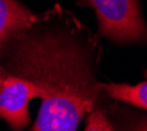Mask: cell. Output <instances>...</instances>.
<instances>
[{
    "label": "cell",
    "mask_w": 147,
    "mask_h": 131,
    "mask_svg": "<svg viewBox=\"0 0 147 131\" xmlns=\"http://www.w3.org/2000/svg\"><path fill=\"white\" fill-rule=\"evenodd\" d=\"M146 76H147V71H146Z\"/></svg>",
    "instance_id": "9c48e42d"
},
{
    "label": "cell",
    "mask_w": 147,
    "mask_h": 131,
    "mask_svg": "<svg viewBox=\"0 0 147 131\" xmlns=\"http://www.w3.org/2000/svg\"><path fill=\"white\" fill-rule=\"evenodd\" d=\"M43 96L45 91L36 83L8 73L0 88V118L12 130H24L30 122L29 102Z\"/></svg>",
    "instance_id": "3957f363"
},
{
    "label": "cell",
    "mask_w": 147,
    "mask_h": 131,
    "mask_svg": "<svg viewBox=\"0 0 147 131\" xmlns=\"http://www.w3.org/2000/svg\"><path fill=\"white\" fill-rule=\"evenodd\" d=\"M102 91H105L110 97L116 100L147 110V80L134 85L119 84V83L102 84Z\"/></svg>",
    "instance_id": "5b68a950"
},
{
    "label": "cell",
    "mask_w": 147,
    "mask_h": 131,
    "mask_svg": "<svg viewBox=\"0 0 147 131\" xmlns=\"http://www.w3.org/2000/svg\"><path fill=\"white\" fill-rule=\"evenodd\" d=\"M95 45L83 41L76 32L36 29L34 24L0 49V64L7 73L30 80L45 91L30 130L74 131L95 109L102 91L96 76Z\"/></svg>",
    "instance_id": "6da1fadb"
},
{
    "label": "cell",
    "mask_w": 147,
    "mask_h": 131,
    "mask_svg": "<svg viewBox=\"0 0 147 131\" xmlns=\"http://www.w3.org/2000/svg\"><path fill=\"white\" fill-rule=\"evenodd\" d=\"M95 9L101 36L116 43H147L139 0H79Z\"/></svg>",
    "instance_id": "7a4b0ae2"
},
{
    "label": "cell",
    "mask_w": 147,
    "mask_h": 131,
    "mask_svg": "<svg viewBox=\"0 0 147 131\" xmlns=\"http://www.w3.org/2000/svg\"><path fill=\"white\" fill-rule=\"evenodd\" d=\"M87 131H110L114 130V126L112 125L109 119L107 118L102 112L92 109L88 113V119L86 125Z\"/></svg>",
    "instance_id": "8992f818"
},
{
    "label": "cell",
    "mask_w": 147,
    "mask_h": 131,
    "mask_svg": "<svg viewBox=\"0 0 147 131\" xmlns=\"http://www.w3.org/2000/svg\"><path fill=\"white\" fill-rule=\"evenodd\" d=\"M131 130H147V118L131 126Z\"/></svg>",
    "instance_id": "52a82bcc"
},
{
    "label": "cell",
    "mask_w": 147,
    "mask_h": 131,
    "mask_svg": "<svg viewBox=\"0 0 147 131\" xmlns=\"http://www.w3.org/2000/svg\"><path fill=\"white\" fill-rule=\"evenodd\" d=\"M37 20L38 17L17 0H0V49L32 28Z\"/></svg>",
    "instance_id": "277c9868"
},
{
    "label": "cell",
    "mask_w": 147,
    "mask_h": 131,
    "mask_svg": "<svg viewBox=\"0 0 147 131\" xmlns=\"http://www.w3.org/2000/svg\"><path fill=\"white\" fill-rule=\"evenodd\" d=\"M7 71L4 70L3 67H1V64H0V88H1V85H3V81H4V79L7 77Z\"/></svg>",
    "instance_id": "ba28073f"
}]
</instances>
